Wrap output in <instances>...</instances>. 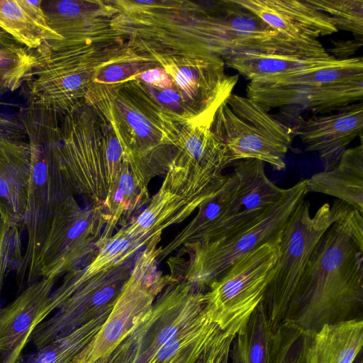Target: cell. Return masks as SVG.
<instances>
[{
  "mask_svg": "<svg viewBox=\"0 0 363 363\" xmlns=\"http://www.w3.org/2000/svg\"><path fill=\"white\" fill-rule=\"evenodd\" d=\"M233 172L237 177V184L228 209L207 239L200 244L243 228L279 201L286 192L287 189L276 186L267 178L262 161H238Z\"/></svg>",
  "mask_w": 363,
  "mask_h": 363,
  "instance_id": "14",
  "label": "cell"
},
{
  "mask_svg": "<svg viewBox=\"0 0 363 363\" xmlns=\"http://www.w3.org/2000/svg\"><path fill=\"white\" fill-rule=\"evenodd\" d=\"M313 335L282 323L273 333L271 363H307L306 352Z\"/></svg>",
  "mask_w": 363,
  "mask_h": 363,
  "instance_id": "25",
  "label": "cell"
},
{
  "mask_svg": "<svg viewBox=\"0 0 363 363\" xmlns=\"http://www.w3.org/2000/svg\"><path fill=\"white\" fill-rule=\"evenodd\" d=\"M107 311L71 333L58 337L35 352L23 358L21 363H71L94 337L110 313Z\"/></svg>",
  "mask_w": 363,
  "mask_h": 363,
  "instance_id": "24",
  "label": "cell"
},
{
  "mask_svg": "<svg viewBox=\"0 0 363 363\" xmlns=\"http://www.w3.org/2000/svg\"><path fill=\"white\" fill-rule=\"evenodd\" d=\"M135 261L97 275L82 285L55 313L35 328L31 341L36 349L42 348L111 310L131 273Z\"/></svg>",
  "mask_w": 363,
  "mask_h": 363,
  "instance_id": "12",
  "label": "cell"
},
{
  "mask_svg": "<svg viewBox=\"0 0 363 363\" xmlns=\"http://www.w3.org/2000/svg\"><path fill=\"white\" fill-rule=\"evenodd\" d=\"M22 232L10 224L0 213V302L4 279L11 272L16 275L23 264Z\"/></svg>",
  "mask_w": 363,
  "mask_h": 363,
  "instance_id": "28",
  "label": "cell"
},
{
  "mask_svg": "<svg viewBox=\"0 0 363 363\" xmlns=\"http://www.w3.org/2000/svg\"><path fill=\"white\" fill-rule=\"evenodd\" d=\"M160 98L164 102L172 103V101H177V100L179 99V96L175 92L168 90L161 93L160 95Z\"/></svg>",
  "mask_w": 363,
  "mask_h": 363,
  "instance_id": "36",
  "label": "cell"
},
{
  "mask_svg": "<svg viewBox=\"0 0 363 363\" xmlns=\"http://www.w3.org/2000/svg\"><path fill=\"white\" fill-rule=\"evenodd\" d=\"M273 30L290 38L317 41L337 33L333 20L308 0H235Z\"/></svg>",
  "mask_w": 363,
  "mask_h": 363,
  "instance_id": "17",
  "label": "cell"
},
{
  "mask_svg": "<svg viewBox=\"0 0 363 363\" xmlns=\"http://www.w3.org/2000/svg\"><path fill=\"white\" fill-rule=\"evenodd\" d=\"M246 90L247 97L267 109L289 107L328 113L362 101V58L337 59L286 77L250 81Z\"/></svg>",
  "mask_w": 363,
  "mask_h": 363,
  "instance_id": "3",
  "label": "cell"
},
{
  "mask_svg": "<svg viewBox=\"0 0 363 363\" xmlns=\"http://www.w3.org/2000/svg\"><path fill=\"white\" fill-rule=\"evenodd\" d=\"M224 183L194 170L182 160L172 162L147 206L122 228L133 239L161 235L164 228L189 216Z\"/></svg>",
  "mask_w": 363,
  "mask_h": 363,
  "instance_id": "9",
  "label": "cell"
},
{
  "mask_svg": "<svg viewBox=\"0 0 363 363\" xmlns=\"http://www.w3.org/2000/svg\"><path fill=\"white\" fill-rule=\"evenodd\" d=\"M42 3L0 0V29L28 50H35L47 41L63 40L48 25Z\"/></svg>",
  "mask_w": 363,
  "mask_h": 363,
  "instance_id": "20",
  "label": "cell"
},
{
  "mask_svg": "<svg viewBox=\"0 0 363 363\" xmlns=\"http://www.w3.org/2000/svg\"><path fill=\"white\" fill-rule=\"evenodd\" d=\"M210 128L223 147L228 166L236 161L257 160L282 170L295 136L291 127L265 107L233 93L216 109Z\"/></svg>",
  "mask_w": 363,
  "mask_h": 363,
  "instance_id": "4",
  "label": "cell"
},
{
  "mask_svg": "<svg viewBox=\"0 0 363 363\" xmlns=\"http://www.w3.org/2000/svg\"><path fill=\"white\" fill-rule=\"evenodd\" d=\"M217 327L206 312L200 320L166 342L148 363H168L181 351Z\"/></svg>",
  "mask_w": 363,
  "mask_h": 363,
  "instance_id": "29",
  "label": "cell"
},
{
  "mask_svg": "<svg viewBox=\"0 0 363 363\" xmlns=\"http://www.w3.org/2000/svg\"><path fill=\"white\" fill-rule=\"evenodd\" d=\"M237 334L230 330H221L200 356L197 363H232L230 352Z\"/></svg>",
  "mask_w": 363,
  "mask_h": 363,
  "instance_id": "30",
  "label": "cell"
},
{
  "mask_svg": "<svg viewBox=\"0 0 363 363\" xmlns=\"http://www.w3.org/2000/svg\"><path fill=\"white\" fill-rule=\"evenodd\" d=\"M353 363H363L362 352H361L355 359Z\"/></svg>",
  "mask_w": 363,
  "mask_h": 363,
  "instance_id": "37",
  "label": "cell"
},
{
  "mask_svg": "<svg viewBox=\"0 0 363 363\" xmlns=\"http://www.w3.org/2000/svg\"><path fill=\"white\" fill-rule=\"evenodd\" d=\"M22 125L0 115V213L20 229L30 169V147Z\"/></svg>",
  "mask_w": 363,
  "mask_h": 363,
  "instance_id": "15",
  "label": "cell"
},
{
  "mask_svg": "<svg viewBox=\"0 0 363 363\" xmlns=\"http://www.w3.org/2000/svg\"><path fill=\"white\" fill-rule=\"evenodd\" d=\"M363 213L350 208L313 250L284 322L315 333L358 318L363 309Z\"/></svg>",
  "mask_w": 363,
  "mask_h": 363,
  "instance_id": "1",
  "label": "cell"
},
{
  "mask_svg": "<svg viewBox=\"0 0 363 363\" xmlns=\"http://www.w3.org/2000/svg\"><path fill=\"white\" fill-rule=\"evenodd\" d=\"M141 77L145 82L162 88L169 87L171 84L169 77L164 70H148L143 73Z\"/></svg>",
  "mask_w": 363,
  "mask_h": 363,
  "instance_id": "33",
  "label": "cell"
},
{
  "mask_svg": "<svg viewBox=\"0 0 363 363\" xmlns=\"http://www.w3.org/2000/svg\"><path fill=\"white\" fill-rule=\"evenodd\" d=\"M131 333L103 363H128L134 347V339Z\"/></svg>",
  "mask_w": 363,
  "mask_h": 363,
  "instance_id": "32",
  "label": "cell"
},
{
  "mask_svg": "<svg viewBox=\"0 0 363 363\" xmlns=\"http://www.w3.org/2000/svg\"><path fill=\"white\" fill-rule=\"evenodd\" d=\"M103 205L82 209L76 199L52 222L37 263L36 281L77 268L107 222Z\"/></svg>",
  "mask_w": 363,
  "mask_h": 363,
  "instance_id": "11",
  "label": "cell"
},
{
  "mask_svg": "<svg viewBox=\"0 0 363 363\" xmlns=\"http://www.w3.org/2000/svg\"><path fill=\"white\" fill-rule=\"evenodd\" d=\"M307 194L305 179L288 188L279 201L243 228L206 243L185 247L190 252L185 281L203 290L240 257L279 238L289 218Z\"/></svg>",
  "mask_w": 363,
  "mask_h": 363,
  "instance_id": "7",
  "label": "cell"
},
{
  "mask_svg": "<svg viewBox=\"0 0 363 363\" xmlns=\"http://www.w3.org/2000/svg\"><path fill=\"white\" fill-rule=\"evenodd\" d=\"M128 119L140 135H147L151 131V126L148 121L140 113L132 111L129 113Z\"/></svg>",
  "mask_w": 363,
  "mask_h": 363,
  "instance_id": "34",
  "label": "cell"
},
{
  "mask_svg": "<svg viewBox=\"0 0 363 363\" xmlns=\"http://www.w3.org/2000/svg\"><path fill=\"white\" fill-rule=\"evenodd\" d=\"M35 63L31 50L23 46L0 49V87L15 91Z\"/></svg>",
  "mask_w": 363,
  "mask_h": 363,
  "instance_id": "27",
  "label": "cell"
},
{
  "mask_svg": "<svg viewBox=\"0 0 363 363\" xmlns=\"http://www.w3.org/2000/svg\"><path fill=\"white\" fill-rule=\"evenodd\" d=\"M57 278L51 275L28 284L0 307V363H21L35 328L54 311L50 296Z\"/></svg>",
  "mask_w": 363,
  "mask_h": 363,
  "instance_id": "13",
  "label": "cell"
},
{
  "mask_svg": "<svg viewBox=\"0 0 363 363\" xmlns=\"http://www.w3.org/2000/svg\"><path fill=\"white\" fill-rule=\"evenodd\" d=\"M281 236L240 257L208 285L205 309L222 330L238 333L263 301L279 256Z\"/></svg>",
  "mask_w": 363,
  "mask_h": 363,
  "instance_id": "8",
  "label": "cell"
},
{
  "mask_svg": "<svg viewBox=\"0 0 363 363\" xmlns=\"http://www.w3.org/2000/svg\"><path fill=\"white\" fill-rule=\"evenodd\" d=\"M56 113L30 106L22 118L30 147V169L26 212L21 226L27 235L19 287L36 281L40 252L53 220L75 200L57 160L60 138Z\"/></svg>",
  "mask_w": 363,
  "mask_h": 363,
  "instance_id": "2",
  "label": "cell"
},
{
  "mask_svg": "<svg viewBox=\"0 0 363 363\" xmlns=\"http://www.w3.org/2000/svg\"><path fill=\"white\" fill-rule=\"evenodd\" d=\"M17 46L22 45L18 44L10 35L0 29V49Z\"/></svg>",
  "mask_w": 363,
  "mask_h": 363,
  "instance_id": "35",
  "label": "cell"
},
{
  "mask_svg": "<svg viewBox=\"0 0 363 363\" xmlns=\"http://www.w3.org/2000/svg\"><path fill=\"white\" fill-rule=\"evenodd\" d=\"M273 332L262 302L233 339L232 363H271Z\"/></svg>",
  "mask_w": 363,
  "mask_h": 363,
  "instance_id": "23",
  "label": "cell"
},
{
  "mask_svg": "<svg viewBox=\"0 0 363 363\" xmlns=\"http://www.w3.org/2000/svg\"><path fill=\"white\" fill-rule=\"evenodd\" d=\"M363 321L354 318L326 324L313 333L307 363H353L362 352Z\"/></svg>",
  "mask_w": 363,
  "mask_h": 363,
  "instance_id": "21",
  "label": "cell"
},
{
  "mask_svg": "<svg viewBox=\"0 0 363 363\" xmlns=\"http://www.w3.org/2000/svg\"><path fill=\"white\" fill-rule=\"evenodd\" d=\"M225 65L250 81L286 77L334 62L337 58L234 52L223 57Z\"/></svg>",
  "mask_w": 363,
  "mask_h": 363,
  "instance_id": "22",
  "label": "cell"
},
{
  "mask_svg": "<svg viewBox=\"0 0 363 363\" xmlns=\"http://www.w3.org/2000/svg\"><path fill=\"white\" fill-rule=\"evenodd\" d=\"M150 179L133 158L123 157L118 179L104 203L108 219L101 238L111 236L118 224L125 227L133 213L149 203L147 184Z\"/></svg>",
  "mask_w": 363,
  "mask_h": 363,
  "instance_id": "18",
  "label": "cell"
},
{
  "mask_svg": "<svg viewBox=\"0 0 363 363\" xmlns=\"http://www.w3.org/2000/svg\"><path fill=\"white\" fill-rule=\"evenodd\" d=\"M292 128L305 150L316 152L324 171L330 170L337 165L355 138H362V101L340 108L333 114L315 115L306 119L298 116Z\"/></svg>",
  "mask_w": 363,
  "mask_h": 363,
  "instance_id": "16",
  "label": "cell"
},
{
  "mask_svg": "<svg viewBox=\"0 0 363 363\" xmlns=\"http://www.w3.org/2000/svg\"><path fill=\"white\" fill-rule=\"evenodd\" d=\"M160 238L150 241L135 261L131 273L104 323L71 363H103L138 327L156 296L178 280L157 270Z\"/></svg>",
  "mask_w": 363,
  "mask_h": 363,
  "instance_id": "6",
  "label": "cell"
},
{
  "mask_svg": "<svg viewBox=\"0 0 363 363\" xmlns=\"http://www.w3.org/2000/svg\"><path fill=\"white\" fill-rule=\"evenodd\" d=\"M206 313L202 289L187 281L169 284L132 332L134 347L128 363H148L166 342Z\"/></svg>",
  "mask_w": 363,
  "mask_h": 363,
  "instance_id": "10",
  "label": "cell"
},
{
  "mask_svg": "<svg viewBox=\"0 0 363 363\" xmlns=\"http://www.w3.org/2000/svg\"><path fill=\"white\" fill-rule=\"evenodd\" d=\"M351 208L337 199L322 205L312 216L310 203L301 201L281 233L279 256L262 301L274 333L283 323L289 301L316 245L330 225Z\"/></svg>",
  "mask_w": 363,
  "mask_h": 363,
  "instance_id": "5",
  "label": "cell"
},
{
  "mask_svg": "<svg viewBox=\"0 0 363 363\" xmlns=\"http://www.w3.org/2000/svg\"><path fill=\"white\" fill-rule=\"evenodd\" d=\"M6 92V91L5 89L0 87V96Z\"/></svg>",
  "mask_w": 363,
  "mask_h": 363,
  "instance_id": "38",
  "label": "cell"
},
{
  "mask_svg": "<svg viewBox=\"0 0 363 363\" xmlns=\"http://www.w3.org/2000/svg\"><path fill=\"white\" fill-rule=\"evenodd\" d=\"M315 9L327 14L337 30L352 33L362 43V0H308Z\"/></svg>",
  "mask_w": 363,
  "mask_h": 363,
  "instance_id": "26",
  "label": "cell"
},
{
  "mask_svg": "<svg viewBox=\"0 0 363 363\" xmlns=\"http://www.w3.org/2000/svg\"><path fill=\"white\" fill-rule=\"evenodd\" d=\"M222 330L217 327L175 355L168 363H196L206 348Z\"/></svg>",
  "mask_w": 363,
  "mask_h": 363,
  "instance_id": "31",
  "label": "cell"
},
{
  "mask_svg": "<svg viewBox=\"0 0 363 363\" xmlns=\"http://www.w3.org/2000/svg\"><path fill=\"white\" fill-rule=\"evenodd\" d=\"M310 192L332 196L363 213V146L348 148L335 167L306 179Z\"/></svg>",
  "mask_w": 363,
  "mask_h": 363,
  "instance_id": "19",
  "label": "cell"
}]
</instances>
